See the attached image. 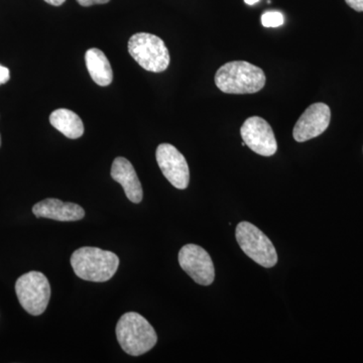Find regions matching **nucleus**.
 <instances>
[{
	"instance_id": "nucleus-8",
	"label": "nucleus",
	"mask_w": 363,
	"mask_h": 363,
	"mask_svg": "<svg viewBox=\"0 0 363 363\" xmlns=\"http://www.w3.org/2000/svg\"><path fill=\"white\" fill-rule=\"evenodd\" d=\"M179 264L196 283L202 286L211 285L215 279L213 262L209 253L196 245H187L179 252Z\"/></svg>"
},
{
	"instance_id": "nucleus-6",
	"label": "nucleus",
	"mask_w": 363,
	"mask_h": 363,
	"mask_svg": "<svg viewBox=\"0 0 363 363\" xmlns=\"http://www.w3.org/2000/svg\"><path fill=\"white\" fill-rule=\"evenodd\" d=\"M16 293L21 307L28 314L40 316L49 305L51 286L44 274L30 272L16 281Z\"/></svg>"
},
{
	"instance_id": "nucleus-11",
	"label": "nucleus",
	"mask_w": 363,
	"mask_h": 363,
	"mask_svg": "<svg viewBox=\"0 0 363 363\" xmlns=\"http://www.w3.org/2000/svg\"><path fill=\"white\" fill-rule=\"evenodd\" d=\"M33 213L38 218L54 219L57 221H78L84 218L85 211L75 203L63 202L59 199L43 200L33 207Z\"/></svg>"
},
{
	"instance_id": "nucleus-9",
	"label": "nucleus",
	"mask_w": 363,
	"mask_h": 363,
	"mask_svg": "<svg viewBox=\"0 0 363 363\" xmlns=\"http://www.w3.org/2000/svg\"><path fill=\"white\" fill-rule=\"evenodd\" d=\"M157 164L167 180L179 190L188 187L190 169L185 157L169 143H162L156 152Z\"/></svg>"
},
{
	"instance_id": "nucleus-13",
	"label": "nucleus",
	"mask_w": 363,
	"mask_h": 363,
	"mask_svg": "<svg viewBox=\"0 0 363 363\" xmlns=\"http://www.w3.org/2000/svg\"><path fill=\"white\" fill-rule=\"evenodd\" d=\"M86 66L92 80L99 86H108L113 80V72L104 52L96 48L88 50L85 54Z\"/></svg>"
},
{
	"instance_id": "nucleus-14",
	"label": "nucleus",
	"mask_w": 363,
	"mask_h": 363,
	"mask_svg": "<svg viewBox=\"0 0 363 363\" xmlns=\"http://www.w3.org/2000/svg\"><path fill=\"white\" fill-rule=\"evenodd\" d=\"M50 123L57 130L71 140L81 138L84 133L82 119L75 112L69 109L61 108L52 112Z\"/></svg>"
},
{
	"instance_id": "nucleus-7",
	"label": "nucleus",
	"mask_w": 363,
	"mask_h": 363,
	"mask_svg": "<svg viewBox=\"0 0 363 363\" xmlns=\"http://www.w3.org/2000/svg\"><path fill=\"white\" fill-rule=\"evenodd\" d=\"M243 142L255 154L262 157H272L278 150L276 136L272 126L259 116L247 118L240 128Z\"/></svg>"
},
{
	"instance_id": "nucleus-10",
	"label": "nucleus",
	"mask_w": 363,
	"mask_h": 363,
	"mask_svg": "<svg viewBox=\"0 0 363 363\" xmlns=\"http://www.w3.org/2000/svg\"><path fill=\"white\" fill-rule=\"evenodd\" d=\"M330 121L331 111L328 105L321 102L310 105L294 128V138L296 142L305 143L317 138L328 128Z\"/></svg>"
},
{
	"instance_id": "nucleus-21",
	"label": "nucleus",
	"mask_w": 363,
	"mask_h": 363,
	"mask_svg": "<svg viewBox=\"0 0 363 363\" xmlns=\"http://www.w3.org/2000/svg\"><path fill=\"white\" fill-rule=\"evenodd\" d=\"M0 145H1V138H0Z\"/></svg>"
},
{
	"instance_id": "nucleus-1",
	"label": "nucleus",
	"mask_w": 363,
	"mask_h": 363,
	"mask_svg": "<svg viewBox=\"0 0 363 363\" xmlns=\"http://www.w3.org/2000/svg\"><path fill=\"white\" fill-rule=\"evenodd\" d=\"M266 82L264 70L245 61L224 64L215 75V84L226 94H253L262 90Z\"/></svg>"
},
{
	"instance_id": "nucleus-5",
	"label": "nucleus",
	"mask_w": 363,
	"mask_h": 363,
	"mask_svg": "<svg viewBox=\"0 0 363 363\" xmlns=\"http://www.w3.org/2000/svg\"><path fill=\"white\" fill-rule=\"evenodd\" d=\"M236 240L242 252L259 266L272 267L278 262L276 248L269 238L257 226L242 221L236 226Z\"/></svg>"
},
{
	"instance_id": "nucleus-17",
	"label": "nucleus",
	"mask_w": 363,
	"mask_h": 363,
	"mask_svg": "<svg viewBox=\"0 0 363 363\" xmlns=\"http://www.w3.org/2000/svg\"><path fill=\"white\" fill-rule=\"evenodd\" d=\"M346 4L358 11V13H363V0H345Z\"/></svg>"
},
{
	"instance_id": "nucleus-12",
	"label": "nucleus",
	"mask_w": 363,
	"mask_h": 363,
	"mask_svg": "<svg viewBox=\"0 0 363 363\" xmlns=\"http://www.w3.org/2000/svg\"><path fill=\"white\" fill-rule=\"evenodd\" d=\"M111 177L114 181L121 184L125 192L126 197L133 203L142 202L143 187L135 168L125 157H116L111 167Z\"/></svg>"
},
{
	"instance_id": "nucleus-16",
	"label": "nucleus",
	"mask_w": 363,
	"mask_h": 363,
	"mask_svg": "<svg viewBox=\"0 0 363 363\" xmlns=\"http://www.w3.org/2000/svg\"><path fill=\"white\" fill-rule=\"evenodd\" d=\"M11 79V72L0 64V85L6 84Z\"/></svg>"
},
{
	"instance_id": "nucleus-18",
	"label": "nucleus",
	"mask_w": 363,
	"mask_h": 363,
	"mask_svg": "<svg viewBox=\"0 0 363 363\" xmlns=\"http://www.w3.org/2000/svg\"><path fill=\"white\" fill-rule=\"evenodd\" d=\"M111 0H77V2L82 6H91L94 4H108Z\"/></svg>"
},
{
	"instance_id": "nucleus-4",
	"label": "nucleus",
	"mask_w": 363,
	"mask_h": 363,
	"mask_svg": "<svg viewBox=\"0 0 363 363\" xmlns=\"http://www.w3.org/2000/svg\"><path fill=\"white\" fill-rule=\"evenodd\" d=\"M128 52L145 70L161 73L169 65V52L164 40L147 33H138L128 40Z\"/></svg>"
},
{
	"instance_id": "nucleus-3",
	"label": "nucleus",
	"mask_w": 363,
	"mask_h": 363,
	"mask_svg": "<svg viewBox=\"0 0 363 363\" xmlns=\"http://www.w3.org/2000/svg\"><path fill=\"white\" fill-rule=\"evenodd\" d=\"M116 337L121 348L128 354L140 357L157 344V336L154 327L142 315L128 312L116 325Z\"/></svg>"
},
{
	"instance_id": "nucleus-20",
	"label": "nucleus",
	"mask_w": 363,
	"mask_h": 363,
	"mask_svg": "<svg viewBox=\"0 0 363 363\" xmlns=\"http://www.w3.org/2000/svg\"><path fill=\"white\" fill-rule=\"evenodd\" d=\"M259 1V0H245V4H248V6H253V4Z\"/></svg>"
},
{
	"instance_id": "nucleus-19",
	"label": "nucleus",
	"mask_w": 363,
	"mask_h": 363,
	"mask_svg": "<svg viewBox=\"0 0 363 363\" xmlns=\"http://www.w3.org/2000/svg\"><path fill=\"white\" fill-rule=\"evenodd\" d=\"M47 4H51L54 6H60L62 4H65L66 0H45Z\"/></svg>"
},
{
	"instance_id": "nucleus-2",
	"label": "nucleus",
	"mask_w": 363,
	"mask_h": 363,
	"mask_svg": "<svg viewBox=\"0 0 363 363\" xmlns=\"http://www.w3.org/2000/svg\"><path fill=\"white\" fill-rule=\"evenodd\" d=\"M76 276L88 281L104 283L116 274L119 259L116 253L98 247L79 248L71 257Z\"/></svg>"
},
{
	"instance_id": "nucleus-15",
	"label": "nucleus",
	"mask_w": 363,
	"mask_h": 363,
	"mask_svg": "<svg viewBox=\"0 0 363 363\" xmlns=\"http://www.w3.org/2000/svg\"><path fill=\"white\" fill-rule=\"evenodd\" d=\"M285 23L283 13L279 11H267L262 16V26L266 28H279Z\"/></svg>"
}]
</instances>
